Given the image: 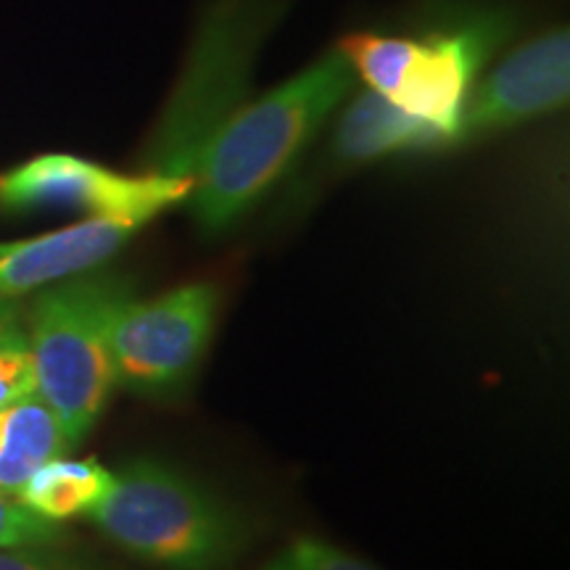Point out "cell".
Masks as SVG:
<instances>
[{"instance_id": "6da1fadb", "label": "cell", "mask_w": 570, "mask_h": 570, "mask_svg": "<svg viewBox=\"0 0 570 570\" xmlns=\"http://www.w3.org/2000/svg\"><path fill=\"white\" fill-rule=\"evenodd\" d=\"M356 71L341 48L248 101L206 142L194 173L190 217L204 235L238 225L294 167L352 96Z\"/></svg>"}, {"instance_id": "7a4b0ae2", "label": "cell", "mask_w": 570, "mask_h": 570, "mask_svg": "<svg viewBox=\"0 0 570 570\" xmlns=\"http://www.w3.org/2000/svg\"><path fill=\"white\" fill-rule=\"evenodd\" d=\"M515 27L518 17L504 6H470L420 32H352L338 48L356 80L412 117L436 125L458 146L470 90Z\"/></svg>"}, {"instance_id": "3957f363", "label": "cell", "mask_w": 570, "mask_h": 570, "mask_svg": "<svg viewBox=\"0 0 570 570\" xmlns=\"http://www.w3.org/2000/svg\"><path fill=\"white\" fill-rule=\"evenodd\" d=\"M114 547L161 570H225L252 541L240 510L188 473L135 458L88 515Z\"/></svg>"}, {"instance_id": "277c9868", "label": "cell", "mask_w": 570, "mask_h": 570, "mask_svg": "<svg viewBox=\"0 0 570 570\" xmlns=\"http://www.w3.org/2000/svg\"><path fill=\"white\" fill-rule=\"evenodd\" d=\"M285 6L288 0H212L206 6L142 154V173L194 180L206 142L252 98L256 59Z\"/></svg>"}, {"instance_id": "5b68a950", "label": "cell", "mask_w": 570, "mask_h": 570, "mask_svg": "<svg viewBox=\"0 0 570 570\" xmlns=\"http://www.w3.org/2000/svg\"><path fill=\"white\" fill-rule=\"evenodd\" d=\"M130 294V277L98 267L40 288L27 312L35 394L61 420L71 446L96 428L117 386L109 320Z\"/></svg>"}, {"instance_id": "8992f818", "label": "cell", "mask_w": 570, "mask_h": 570, "mask_svg": "<svg viewBox=\"0 0 570 570\" xmlns=\"http://www.w3.org/2000/svg\"><path fill=\"white\" fill-rule=\"evenodd\" d=\"M219 288L188 283L154 298L132 294L114 306V381L146 399H177L194 383L219 317Z\"/></svg>"}, {"instance_id": "52a82bcc", "label": "cell", "mask_w": 570, "mask_h": 570, "mask_svg": "<svg viewBox=\"0 0 570 570\" xmlns=\"http://www.w3.org/2000/svg\"><path fill=\"white\" fill-rule=\"evenodd\" d=\"M190 190V177L125 175L75 154H40L0 173V214L77 212L146 227L164 212L188 204Z\"/></svg>"}, {"instance_id": "ba28073f", "label": "cell", "mask_w": 570, "mask_h": 570, "mask_svg": "<svg viewBox=\"0 0 570 570\" xmlns=\"http://www.w3.org/2000/svg\"><path fill=\"white\" fill-rule=\"evenodd\" d=\"M568 98L570 30L552 27L512 48L479 77L462 109L458 146L566 109Z\"/></svg>"}, {"instance_id": "9c48e42d", "label": "cell", "mask_w": 570, "mask_h": 570, "mask_svg": "<svg viewBox=\"0 0 570 570\" xmlns=\"http://www.w3.org/2000/svg\"><path fill=\"white\" fill-rule=\"evenodd\" d=\"M140 230L130 219L85 217L61 230L0 244V302L104 267Z\"/></svg>"}, {"instance_id": "30bf717a", "label": "cell", "mask_w": 570, "mask_h": 570, "mask_svg": "<svg viewBox=\"0 0 570 570\" xmlns=\"http://www.w3.org/2000/svg\"><path fill=\"white\" fill-rule=\"evenodd\" d=\"M446 148H454V142L444 130L365 88L354 92L341 111L331 138V164L352 169L391 156L436 154Z\"/></svg>"}, {"instance_id": "8fae6325", "label": "cell", "mask_w": 570, "mask_h": 570, "mask_svg": "<svg viewBox=\"0 0 570 570\" xmlns=\"http://www.w3.org/2000/svg\"><path fill=\"white\" fill-rule=\"evenodd\" d=\"M69 449L56 412L38 394L19 399L0 412V494L17 497L35 470Z\"/></svg>"}, {"instance_id": "7c38bea8", "label": "cell", "mask_w": 570, "mask_h": 570, "mask_svg": "<svg viewBox=\"0 0 570 570\" xmlns=\"http://www.w3.org/2000/svg\"><path fill=\"white\" fill-rule=\"evenodd\" d=\"M111 483L114 473L98 460H69L61 454L35 470L19 489L17 499L38 518L63 523L69 518L88 515Z\"/></svg>"}, {"instance_id": "4fadbf2b", "label": "cell", "mask_w": 570, "mask_h": 570, "mask_svg": "<svg viewBox=\"0 0 570 570\" xmlns=\"http://www.w3.org/2000/svg\"><path fill=\"white\" fill-rule=\"evenodd\" d=\"M69 533L61 523L42 520L24 508L17 497L0 494V550L9 547L67 544Z\"/></svg>"}, {"instance_id": "5bb4252c", "label": "cell", "mask_w": 570, "mask_h": 570, "mask_svg": "<svg viewBox=\"0 0 570 570\" xmlns=\"http://www.w3.org/2000/svg\"><path fill=\"white\" fill-rule=\"evenodd\" d=\"M262 570H377L331 541L302 537L283 547Z\"/></svg>"}, {"instance_id": "9a60e30c", "label": "cell", "mask_w": 570, "mask_h": 570, "mask_svg": "<svg viewBox=\"0 0 570 570\" xmlns=\"http://www.w3.org/2000/svg\"><path fill=\"white\" fill-rule=\"evenodd\" d=\"M30 394H35V365L27 331L21 327L0 344V412Z\"/></svg>"}, {"instance_id": "2e32d148", "label": "cell", "mask_w": 570, "mask_h": 570, "mask_svg": "<svg viewBox=\"0 0 570 570\" xmlns=\"http://www.w3.org/2000/svg\"><path fill=\"white\" fill-rule=\"evenodd\" d=\"M53 547H9L0 550V570H109L80 554Z\"/></svg>"}, {"instance_id": "e0dca14e", "label": "cell", "mask_w": 570, "mask_h": 570, "mask_svg": "<svg viewBox=\"0 0 570 570\" xmlns=\"http://www.w3.org/2000/svg\"><path fill=\"white\" fill-rule=\"evenodd\" d=\"M21 327H24V320H21L19 298L0 302V344L6 338H11L17 331H21Z\"/></svg>"}]
</instances>
